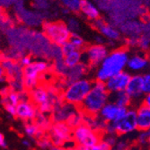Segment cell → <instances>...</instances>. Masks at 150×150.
Here are the masks:
<instances>
[{"mask_svg":"<svg viewBox=\"0 0 150 150\" xmlns=\"http://www.w3.org/2000/svg\"><path fill=\"white\" fill-rule=\"evenodd\" d=\"M4 108L6 112L11 115V116H16V106L15 105H11V104H6L4 105Z\"/></svg>","mask_w":150,"mask_h":150,"instance_id":"37","label":"cell"},{"mask_svg":"<svg viewBox=\"0 0 150 150\" xmlns=\"http://www.w3.org/2000/svg\"><path fill=\"white\" fill-rule=\"evenodd\" d=\"M51 139L50 138H47V137H42V139H39V142H38V145L40 148L42 149H50L52 146H51Z\"/></svg>","mask_w":150,"mask_h":150,"instance_id":"33","label":"cell"},{"mask_svg":"<svg viewBox=\"0 0 150 150\" xmlns=\"http://www.w3.org/2000/svg\"><path fill=\"white\" fill-rule=\"evenodd\" d=\"M61 50H62V52H63V55H66V54L69 53L75 50H77L75 48V46L73 44H71L69 42H67V43H65L63 46H61Z\"/></svg>","mask_w":150,"mask_h":150,"instance_id":"36","label":"cell"},{"mask_svg":"<svg viewBox=\"0 0 150 150\" xmlns=\"http://www.w3.org/2000/svg\"><path fill=\"white\" fill-rule=\"evenodd\" d=\"M149 67H150V60H149Z\"/></svg>","mask_w":150,"mask_h":150,"instance_id":"44","label":"cell"},{"mask_svg":"<svg viewBox=\"0 0 150 150\" xmlns=\"http://www.w3.org/2000/svg\"><path fill=\"white\" fill-rule=\"evenodd\" d=\"M22 143H23V145L24 146H26V147H30L31 146V141L29 140V139H23V141H22Z\"/></svg>","mask_w":150,"mask_h":150,"instance_id":"40","label":"cell"},{"mask_svg":"<svg viewBox=\"0 0 150 150\" xmlns=\"http://www.w3.org/2000/svg\"><path fill=\"white\" fill-rule=\"evenodd\" d=\"M49 69V63L44 60L34 61L29 67L23 69V84L27 90H33L40 82V76Z\"/></svg>","mask_w":150,"mask_h":150,"instance_id":"6","label":"cell"},{"mask_svg":"<svg viewBox=\"0 0 150 150\" xmlns=\"http://www.w3.org/2000/svg\"><path fill=\"white\" fill-rule=\"evenodd\" d=\"M43 32L50 42L57 46H63L69 40L71 31L63 22H49L43 24Z\"/></svg>","mask_w":150,"mask_h":150,"instance_id":"5","label":"cell"},{"mask_svg":"<svg viewBox=\"0 0 150 150\" xmlns=\"http://www.w3.org/2000/svg\"><path fill=\"white\" fill-rule=\"evenodd\" d=\"M69 42L73 44L75 46L76 49L81 50L82 49H83L85 47V42H84V40L82 39L78 34L75 33H71V36H70V39Z\"/></svg>","mask_w":150,"mask_h":150,"instance_id":"28","label":"cell"},{"mask_svg":"<svg viewBox=\"0 0 150 150\" xmlns=\"http://www.w3.org/2000/svg\"><path fill=\"white\" fill-rule=\"evenodd\" d=\"M72 138L77 146H82L86 148L96 145L102 140L101 133L92 129L84 123L78 125L73 129Z\"/></svg>","mask_w":150,"mask_h":150,"instance_id":"7","label":"cell"},{"mask_svg":"<svg viewBox=\"0 0 150 150\" xmlns=\"http://www.w3.org/2000/svg\"><path fill=\"white\" fill-rule=\"evenodd\" d=\"M71 127L65 122H59V123H54L50 128V139H51L54 146H61L65 142L70 140L72 136Z\"/></svg>","mask_w":150,"mask_h":150,"instance_id":"11","label":"cell"},{"mask_svg":"<svg viewBox=\"0 0 150 150\" xmlns=\"http://www.w3.org/2000/svg\"><path fill=\"white\" fill-rule=\"evenodd\" d=\"M111 150H129V144L126 140H118L117 144Z\"/></svg>","mask_w":150,"mask_h":150,"instance_id":"35","label":"cell"},{"mask_svg":"<svg viewBox=\"0 0 150 150\" xmlns=\"http://www.w3.org/2000/svg\"><path fill=\"white\" fill-rule=\"evenodd\" d=\"M111 149H112V147L103 140H101L96 145L86 148V150H111Z\"/></svg>","mask_w":150,"mask_h":150,"instance_id":"32","label":"cell"},{"mask_svg":"<svg viewBox=\"0 0 150 150\" xmlns=\"http://www.w3.org/2000/svg\"><path fill=\"white\" fill-rule=\"evenodd\" d=\"M93 26L100 32V33L103 37H105V38H107L109 40H118L120 38L119 32L115 28L112 27L111 25L105 23L100 18L97 19V20H95V21H93Z\"/></svg>","mask_w":150,"mask_h":150,"instance_id":"20","label":"cell"},{"mask_svg":"<svg viewBox=\"0 0 150 150\" xmlns=\"http://www.w3.org/2000/svg\"><path fill=\"white\" fill-rule=\"evenodd\" d=\"M149 66V60L142 55H133L130 56L128 61V70L131 74L140 75L143 70H145Z\"/></svg>","mask_w":150,"mask_h":150,"instance_id":"18","label":"cell"},{"mask_svg":"<svg viewBox=\"0 0 150 150\" xmlns=\"http://www.w3.org/2000/svg\"><path fill=\"white\" fill-rule=\"evenodd\" d=\"M50 119L46 116V113L43 112L38 113L35 118V124L40 128V129H44L50 127Z\"/></svg>","mask_w":150,"mask_h":150,"instance_id":"26","label":"cell"},{"mask_svg":"<svg viewBox=\"0 0 150 150\" xmlns=\"http://www.w3.org/2000/svg\"><path fill=\"white\" fill-rule=\"evenodd\" d=\"M110 102L117 104L122 108H130L132 106V102L129 97V95L127 93L126 91H122L115 93H111L110 95Z\"/></svg>","mask_w":150,"mask_h":150,"instance_id":"21","label":"cell"},{"mask_svg":"<svg viewBox=\"0 0 150 150\" xmlns=\"http://www.w3.org/2000/svg\"><path fill=\"white\" fill-rule=\"evenodd\" d=\"M110 95L111 93L107 90L105 83L94 81L91 91L80 106V110L83 114L96 116L110 102Z\"/></svg>","mask_w":150,"mask_h":150,"instance_id":"2","label":"cell"},{"mask_svg":"<svg viewBox=\"0 0 150 150\" xmlns=\"http://www.w3.org/2000/svg\"><path fill=\"white\" fill-rule=\"evenodd\" d=\"M132 75L129 71H122L105 82L107 90L110 93H115L126 91Z\"/></svg>","mask_w":150,"mask_h":150,"instance_id":"12","label":"cell"},{"mask_svg":"<svg viewBox=\"0 0 150 150\" xmlns=\"http://www.w3.org/2000/svg\"><path fill=\"white\" fill-rule=\"evenodd\" d=\"M149 137H150V134L148 133V131H139L137 137L138 144L140 145L141 146H147Z\"/></svg>","mask_w":150,"mask_h":150,"instance_id":"29","label":"cell"},{"mask_svg":"<svg viewBox=\"0 0 150 150\" xmlns=\"http://www.w3.org/2000/svg\"><path fill=\"white\" fill-rule=\"evenodd\" d=\"M147 147L150 149V137H149V139H148V143H147Z\"/></svg>","mask_w":150,"mask_h":150,"instance_id":"42","label":"cell"},{"mask_svg":"<svg viewBox=\"0 0 150 150\" xmlns=\"http://www.w3.org/2000/svg\"><path fill=\"white\" fill-rule=\"evenodd\" d=\"M34 62V60L33 59V58L29 55H25V56H23L20 60H19V64L21 65L22 67H29L30 65H32L33 63Z\"/></svg>","mask_w":150,"mask_h":150,"instance_id":"34","label":"cell"},{"mask_svg":"<svg viewBox=\"0 0 150 150\" xmlns=\"http://www.w3.org/2000/svg\"><path fill=\"white\" fill-rule=\"evenodd\" d=\"M128 110L129 109L127 108L120 107L112 102H109L101 110L98 116L107 123H112V122H115L121 117H123Z\"/></svg>","mask_w":150,"mask_h":150,"instance_id":"13","label":"cell"},{"mask_svg":"<svg viewBox=\"0 0 150 150\" xmlns=\"http://www.w3.org/2000/svg\"><path fill=\"white\" fill-rule=\"evenodd\" d=\"M93 82L88 78H82L67 85L63 91L62 100L74 106H81L92 89Z\"/></svg>","mask_w":150,"mask_h":150,"instance_id":"3","label":"cell"},{"mask_svg":"<svg viewBox=\"0 0 150 150\" xmlns=\"http://www.w3.org/2000/svg\"><path fill=\"white\" fill-rule=\"evenodd\" d=\"M80 11L90 20L95 21L99 19V16H100L99 10L93 3L88 1V0H82Z\"/></svg>","mask_w":150,"mask_h":150,"instance_id":"22","label":"cell"},{"mask_svg":"<svg viewBox=\"0 0 150 150\" xmlns=\"http://www.w3.org/2000/svg\"><path fill=\"white\" fill-rule=\"evenodd\" d=\"M103 136L102 138V140L106 142L111 147H113L119 140L117 134H103Z\"/></svg>","mask_w":150,"mask_h":150,"instance_id":"30","label":"cell"},{"mask_svg":"<svg viewBox=\"0 0 150 150\" xmlns=\"http://www.w3.org/2000/svg\"><path fill=\"white\" fill-rule=\"evenodd\" d=\"M113 123L115 126L116 134L119 136H124L135 132L138 129L136 108H129L126 114Z\"/></svg>","mask_w":150,"mask_h":150,"instance_id":"8","label":"cell"},{"mask_svg":"<svg viewBox=\"0 0 150 150\" xmlns=\"http://www.w3.org/2000/svg\"><path fill=\"white\" fill-rule=\"evenodd\" d=\"M1 69L4 70L6 77L9 79V82L23 80V67L13 59H6L2 60Z\"/></svg>","mask_w":150,"mask_h":150,"instance_id":"15","label":"cell"},{"mask_svg":"<svg viewBox=\"0 0 150 150\" xmlns=\"http://www.w3.org/2000/svg\"><path fill=\"white\" fill-rule=\"evenodd\" d=\"M20 102H21L20 92H16V91L10 90L6 94L3 95V99H2L3 105L11 104V105L17 106Z\"/></svg>","mask_w":150,"mask_h":150,"instance_id":"25","label":"cell"},{"mask_svg":"<svg viewBox=\"0 0 150 150\" xmlns=\"http://www.w3.org/2000/svg\"><path fill=\"white\" fill-rule=\"evenodd\" d=\"M36 105L31 101L20 102L16 106V118L23 121L31 122L35 120L37 116Z\"/></svg>","mask_w":150,"mask_h":150,"instance_id":"16","label":"cell"},{"mask_svg":"<svg viewBox=\"0 0 150 150\" xmlns=\"http://www.w3.org/2000/svg\"><path fill=\"white\" fill-rule=\"evenodd\" d=\"M61 4L70 11H79L81 7V2L82 0H59Z\"/></svg>","mask_w":150,"mask_h":150,"instance_id":"27","label":"cell"},{"mask_svg":"<svg viewBox=\"0 0 150 150\" xmlns=\"http://www.w3.org/2000/svg\"><path fill=\"white\" fill-rule=\"evenodd\" d=\"M0 146L3 147V148H6L7 146V144H6V138L4 134H1L0 135Z\"/></svg>","mask_w":150,"mask_h":150,"instance_id":"38","label":"cell"},{"mask_svg":"<svg viewBox=\"0 0 150 150\" xmlns=\"http://www.w3.org/2000/svg\"><path fill=\"white\" fill-rule=\"evenodd\" d=\"M31 101L39 107L40 112L47 113L60 104L59 98L54 89L37 86L30 92Z\"/></svg>","mask_w":150,"mask_h":150,"instance_id":"4","label":"cell"},{"mask_svg":"<svg viewBox=\"0 0 150 150\" xmlns=\"http://www.w3.org/2000/svg\"><path fill=\"white\" fill-rule=\"evenodd\" d=\"M82 59H83V55H82V52L79 50H75L69 53L64 55L63 60L66 64V66L71 69L73 67H76L82 63Z\"/></svg>","mask_w":150,"mask_h":150,"instance_id":"23","label":"cell"},{"mask_svg":"<svg viewBox=\"0 0 150 150\" xmlns=\"http://www.w3.org/2000/svg\"><path fill=\"white\" fill-rule=\"evenodd\" d=\"M148 133H149V134H150V129H148Z\"/></svg>","mask_w":150,"mask_h":150,"instance_id":"43","label":"cell"},{"mask_svg":"<svg viewBox=\"0 0 150 150\" xmlns=\"http://www.w3.org/2000/svg\"><path fill=\"white\" fill-rule=\"evenodd\" d=\"M137 123L139 131H148L150 129V108L143 103L137 108Z\"/></svg>","mask_w":150,"mask_h":150,"instance_id":"17","label":"cell"},{"mask_svg":"<svg viewBox=\"0 0 150 150\" xmlns=\"http://www.w3.org/2000/svg\"><path fill=\"white\" fill-rule=\"evenodd\" d=\"M110 53L108 51L106 46L103 44H93L86 49L84 53L85 56V64H86L89 67L96 69L101 65V63L104 60V59Z\"/></svg>","mask_w":150,"mask_h":150,"instance_id":"9","label":"cell"},{"mask_svg":"<svg viewBox=\"0 0 150 150\" xmlns=\"http://www.w3.org/2000/svg\"><path fill=\"white\" fill-rule=\"evenodd\" d=\"M76 106H74L72 104L67 103L64 102V103L59 104L52 112V120L55 123L59 122H65L67 123L76 114H77Z\"/></svg>","mask_w":150,"mask_h":150,"instance_id":"14","label":"cell"},{"mask_svg":"<svg viewBox=\"0 0 150 150\" xmlns=\"http://www.w3.org/2000/svg\"><path fill=\"white\" fill-rule=\"evenodd\" d=\"M126 92L131 99V107L137 108L139 104H141L146 95L143 90V75H133Z\"/></svg>","mask_w":150,"mask_h":150,"instance_id":"10","label":"cell"},{"mask_svg":"<svg viewBox=\"0 0 150 150\" xmlns=\"http://www.w3.org/2000/svg\"><path fill=\"white\" fill-rule=\"evenodd\" d=\"M149 72H150V69H149Z\"/></svg>","mask_w":150,"mask_h":150,"instance_id":"45","label":"cell"},{"mask_svg":"<svg viewBox=\"0 0 150 150\" xmlns=\"http://www.w3.org/2000/svg\"><path fill=\"white\" fill-rule=\"evenodd\" d=\"M129 59V52L125 49H117L111 51L101 65L95 69V81L105 83L113 76L125 71Z\"/></svg>","mask_w":150,"mask_h":150,"instance_id":"1","label":"cell"},{"mask_svg":"<svg viewBox=\"0 0 150 150\" xmlns=\"http://www.w3.org/2000/svg\"><path fill=\"white\" fill-rule=\"evenodd\" d=\"M143 90L145 94L150 93V72L143 75Z\"/></svg>","mask_w":150,"mask_h":150,"instance_id":"31","label":"cell"},{"mask_svg":"<svg viewBox=\"0 0 150 150\" xmlns=\"http://www.w3.org/2000/svg\"><path fill=\"white\" fill-rule=\"evenodd\" d=\"M24 132L28 136L29 138H37V139H42L43 137V133L42 129L35 124V122H27L24 126Z\"/></svg>","mask_w":150,"mask_h":150,"instance_id":"24","label":"cell"},{"mask_svg":"<svg viewBox=\"0 0 150 150\" xmlns=\"http://www.w3.org/2000/svg\"><path fill=\"white\" fill-rule=\"evenodd\" d=\"M87 67H88V66L86 64L82 62L76 67H71V69H69L67 75L65 76L67 86L73 83V82H75V81L80 80L82 78H85L84 76L87 73Z\"/></svg>","mask_w":150,"mask_h":150,"instance_id":"19","label":"cell"},{"mask_svg":"<svg viewBox=\"0 0 150 150\" xmlns=\"http://www.w3.org/2000/svg\"><path fill=\"white\" fill-rule=\"evenodd\" d=\"M73 150H86V147L82 146H76Z\"/></svg>","mask_w":150,"mask_h":150,"instance_id":"41","label":"cell"},{"mask_svg":"<svg viewBox=\"0 0 150 150\" xmlns=\"http://www.w3.org/2000/svg\"><path fill=\"white\" fill-rule=\"evenodd\" d=\"M143 103L146 104L147 107L150 108V93L145 95V97H144V99H143Z\"/></svg>","mask_w":150,"mask_h":150,"instance_id":"39","label":"cell"}]
</instances>
